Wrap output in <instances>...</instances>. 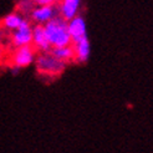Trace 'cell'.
<instances>
[{
  "mask_svg": "<svg viewBox=\"0 0 153 153\" xmlns=\"http://www.w3.org/2000/svg\"><path fill=\"white\" fill-rule=\"evenodd\" d=\"M42 25L51 48L67 46V45L72 44L67 27V20L61 18L60 15H56L55 18H52L51 20L46 21Z\"/></svg>",
  "mask_w": 153,
  "mask_h": 153,
  "instance_id": "1",
  "label": "cell"
},
{
  "mask_svg": "<svg viewBox=\"0 0 153 153\" xmlns=\"http://www.w3.org/2000/svg\"><path fill=\"white\" fill-rule=\"evenodd\" d=\"M36 67L40 74L50 76V77H55L64 72L66 62L56 59L49 51L41 52L36 59Z\"/></svg>",
  "mask_w": 153,
  "mask_h": 153,
  "instance_id": "2",
  "label": "cell"
},
{
  "mask_svg": "<svg viewBox=\"0 0 153 153\" xmlns=\"http://www.w3.org/2000/svg\"><path fill=\"white\" fill-rule=\"evenodd\" d=\"M36 49L30 45H24V46H19L15 51L14 56H13V64L14 67L16 68H22V67H27L29 65H31L35 61V51Z\"/></svg>",
  "mask_w": 153,
  "mask_h": 153,
  "instance_id": "3",
  "label": "cell"
},
{
  "mask_svg": "<svg viewBox=\"0 0 153 153\" xmlns=\"http://www.w3.org/2000/svg\"><path fill=\"white\" fill-rule=\"evenodd\" d=\"M11 42L15 48L30 45L33 42V27L30 25V21L22 19L18 29L14 30L11 36Z\"/></svg>",
  "mask_w": 153,
  "mask_h": 153,
  "instance_id": "4",
  "label": "cell"
},
{
  "mask_svg": "<svg viewBox=\"0 0 153 153\" xmlns=\"http://www.w3.org/2000/svg\"><path fill=\"white\" fill-rule=\"evenodd\" d=\"M67 27H68V33H70L72 44L87 37L86 22H85V19L82 16H80V15H76V16H74L72 19L68 20Z\"/></svg>",
  "mask_w": 153,
  "mask_h": 153,
  "instance_id": "5",
  "label": "cell"
},
{
  "mask_svg": "<svg viewBox=\"0 0 153 153\" xmlns=\"http://www.w3.org/2000/svg\"><path fill=\"white\" fill-rule=\"evenodd\" d=\"M56 15L59 14L55 5H41L31 10V19L37 24H45L46 21L55 18Z\"/></svg>",
  "mask_w": 153,
  "mask_h": 153,
  "instance_id": "6",
  "label": "cell"
},
{
  "mask_svg": "<svg viewBox=\"0 0 153 153\" xmlns=\"http://www.w3.org/2000/svg\"><path fill=\"white\" fill-rule=\"evenodd\" d=\"M31 45L41 52L49 51L51 49V45L48 40V36L45 34V29L42 24H37L33 27V42Z\"/></svg>",
  "mask_w": 153,
  "mask_h": 153,
  "instance_id": "7",
  "label": "cell"
},
{
  "mask_svg": "<svg viewBox=\"0 0 153 153\" xmlns=\"http://www.w3.org/2000/svg\"><path fill=\"white\" fill-rule=\"evenodd\" d=\"M81 6V0H61L59 5V15L65 20H70L76 16Z\"/></svg>",
  "mask_w": 153,
  "mask_h": 153,
  "instance_id": "8",
  "label": "cell"
},
{
  "mask_svg": "<svg viewBox=\"0 0 153 153\" xmlns=\"http://www.w3.org/2000/svg\"><path fill=\"white\" fill-rule=\"evenodd\" d=\"M74 50H75V60L77 62H86L90 59V53H91V46H90V41L88 37H85L77 42L72 44Z\"/></svg>",
  "mask_w": 153,
  "mask_h": 153,
  "instance_id": "9",
  "label": "cell"
},
{
  "mask_svg": "<svg viewBox=\"0 0 153 153\" xmlns=\"http://www.w3.org/2000/svg\"><path fill=\"white\" fill-rule=\"evenodd\" d=\"M51 55H53L56 59L64 61V62H68L71 60H75V50L72 44L67 45V46H60V48H51L49 50Z\"/></svg>",
  "mask_w": 153,
  "mask_h": 153,
  "instance_id": "10",
  "label": "cell"
},
{
  "mask_svg": "<svg viewBox=\"0 0 153 153\" xmlns=\"http://www.w3.org/2000/svg\"><path fill=\"white\" fill-rule=\"evenodd\" d=\"M22 19L24 18H22L20 14L11 13V14L6 15L5 18H3L1 20H0V25H1V27H4L5 30H15V29L19 27Z\"/></svg>",
  "mask_w": 153,
  "mask_h": 153,
  "instance_id": "11",
  "label": "cell"
},
{
  "mask_svg": "<svg viewBox=\"0 0 153 153\" xmlns=\"http://www.w3.org/2000/svg\"><path fill=\"white\" fill-rule=\"evenodd\" d=\"M34 6L35 4L33 3V0H22L19 4V9L24 13H27V11H31L34 9Z\"/></svg>",
  "mask_w": 153,
  "mask_h": 153,
  "instance_id": "12",
  "label": "cell"
},
{
  "mask_svg": "<svg viewBox=\"0 0 153 153\" xmlns=\"http://www.w3.org/2000/svg\"><path fill=\"white\" fill-rule=\"evenodd\" d=\"M57 0H33V3L37 6L41 5H55Z\"/></svg>",
  "mask_w": 153,
  "mask_h": 153,
  "instance_id": "13",
  "label": "cell"
}]
</instances>
